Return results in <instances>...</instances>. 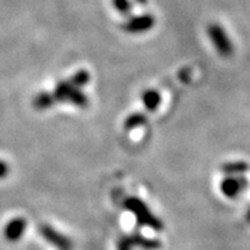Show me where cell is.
Instances as JSON below:
<instances>
[{
  "label": "cell",
  "instance_id": "1",
  "mask_svg": "<svg viewBox=\"0 0 250 250\" xmlns=\"http://www.w3.org/2000/svg\"><path fill=\"white\" fill-rule=\"evenodd\" d=\"M124 206L129 212H132L134 214L135 218H137V224L139 226H147L155 231H162L164 225H162L161 221L158 220L155 214L149 211L147 204L143 201H141L139 198H126Z\"/></svg>",
  "mask_w": 250,
  "mask_h": 250
},
{
  "label": "cell",
  "instance_id": "2",
  "mask_svg": "<svg viewBox=\"0 0 250 250\" xmlns=\"http://www.w3.org/2000/svg\"><path fill=\"white\" fill-rule=\"evenodd\" d=\"M208 35H209V39L213 43L214 49L217 50L221 56L229 58V56L232 55V51H234L232 43H231L230 39L227 37L226 32L220 26L213 24V26L209 27L208 28Z\"/></svg>",
  "mask_w": 250,
  "mask_h": 250
},
{
  "label": "cell",
  "instance_id": "3",
  "mask_svg": "<svg viewBox=\"0 0 250 250\" xmlns=\"http://www.w3.org/2000/svg\"><path fill=\"white\" fill-rule=\"evenodd\" d=\"M39 232L47 243L54 245L59 250H72L73 244L69 237L60 234L59 231H56L55 229H53L49 225H41L39 227Z\"/></svg>",
  "mask_w": 250,
  "mask_h": 250
},
{
  "label": "cell",
  "instance_id": "4",
  "mask_svg": "<svg viewBox=\"0 0 250 250\" xmlns=\"http://www.w3.org/2000/svg\"><path fill=\"white\" fill-rule=\"evenodd\" d=\"M27 229V221L22 217L13 218L9 221L4 229V236L10 243H16V241L21 240L23 234L26 232Z\"/></svg>",
  "mask_w": 250,
  "mask_h": 250
},
{
  "label": "cell",
  "instance_id": "5",
  "mask_svg": "<svg viewBox=\"0 0 250 250\" xmlns=\"http://www.w3.org/2000/svg\"><path fill=\"white\" fill-rule=\"evenodd\" d=\"M244 188H245V180L240 178H235V176L224 179L221 183V191L227 198H236Z\"/></svg>",
  "mask_w": 250,
  "mask_h": 250
},
{
  "label": "cell",
  "instance_id": "6",
  "mask_svg": "<svg viewBox=\"0 0 250 250\" xmlns=\"http://www.w3.org/2000/svg\"><path fill=\"white\" fill-rule=\"evenodd\" d=\"M153 26V20L149 16L138 17V18H133L125 24V31L129 33H139L148 31Z\"/></svg>",
  "mask_w": 250,
  "mask_h": 250
},
{
  "label": "cell",
  "instance_id": "7",
  "mask_svg": "<svg viewBox=\"0 0 250 250\" xmlns=\"http://www.w3.org/2000/svg\"><path fill=\"white\" fill-rule=\"evenodd\" d=\"M132 247H141L147 250H158L161 248V243L155 239H147L141 234H133L132 236H126Z\"/></svg>",
  "mask_w": 250,
  "mask_h": 250
},
{
  "label": "cell",
  "instance_id": "8",
  "mask_svg": "<svg viewBox=\"0 0 250 250\" xmlns=\"http://www.w3.org/2000/svg\"><path fill=\"white\" fill-rule=\"evenodd\" d=\"M142 102L148 111H155L161 104V95L156 89H147L142 93Z\"/></svg>",
  "mask_w": 250,
  "mask_h": 250
},
{
  "label": "cell",
  "instance_id": "9",
  "mask_svg": "<svg viewBox=\"0 0 250 250\" xmlns=\"http://www.w3.org/2000/svg\"><path fill=\"white\" fill-rule=\"evenodd\" d=\"M76 88V87L73 86L72 83L69 81H62L56 84L55 91H54V97H55L56 101L60 102H68L69 101L70 93H72L73 89Z\"/></svg>",
  "mask_w": 250,
  "mask_h": 250
},
{
  "label": "cell",
  "instance_id": "10",
  "mask_svg": "<svg viewBox=\"0 0 250 250\" xmlns=\"http://www.w3.org/2000/svg\"><path fill=\"white\" fill-rule=\"evenodd\" d=\"M56 102L53 93L50 92H41L33 99V106L37 110H47Z\"/></svg>",
  "mask_w": 250,
  "mask_h": 250
},
{
  "label": "cell",
  "instance_id": "11",
  "mask_svg": "<svg viewBox=\"0 0 250 250\" xmlns=\"http://www.w3.org/2000/svg\"><path fill=\"white\" fill-rule=\"evenodd\" d=\"M70 104H73L74 106L77 107H81V109H86L87 106H88V97L83 92L79 91V88H74L70 93V97H69V101Z\"/></svg>",
  "mask_w": 250,
  "mask_h": 250
},
{
  "label": "cell",
  "instance_id": "12",
  "mask_svg": "<svg viewBox=\"0 0 250 250\" xmlns=\"http://www.w3.org/2000/svg\"><path fill=\"white\" fill-rule=\"evenodd\" d=\"M147 123V118L146 115L141 114V112H135V114H132L129 115L125 120V128L128 130H132V129L138 128V126H142Z\"/></svg>",
  "mask_w": 250,
  "mask_h": 250
},
{
  "label": "cell",
  "instance_id": "13",
  "mask_svg": "<svg viewBox=\"0 0 250 250\" xmlns=\"http://www.w3.org/2000/svg\"><path fill=\"white\" fill-rule=\"evenodd\" d=\"M89 79H91V77H89V73L87 72V70H78V72L74 73V74L70 77L69 82L72 83L74 87L79 88V87L86 86L87 83L89 82Z\"/></svg>",
  "mask_w": 250,
  "mask_h": 250
},
{
  "label": "cell",
  "instance_id": "14",
  "mask_svg": "<svg viewBox=\"0 0 250 250\" xmlns=\"http://www.w3.org/2000/svg\"><path fill=\"white\" fill-rule=\"evenodd\" d=\"M247 170L248 165L243 164V162H231V164H226L222 166V171L229 175L241 174V172L247 171Z\"/></svg>",
  "mask_w": 250,
  "mask_h": 250
},
{
  "label": "cell",
  "instance_id": "15",
  "mask_svg": "<svg viewBox=\"0 0 250 250\" xmlns=\"http://www.w3.org/2000/svg\"><path fill=\"white\" fill-rule=\"evenodd\" d=\"M115 5L118 8V10L122 12V14L128 13L129 10V4L126 0H115Z\"/></svg>",
  "mask_w": 250,
  "mask_h": 250
},
{
  "label": "cell",
  "instance_id": "16",
  "mask_svg": "<svg viewBox=\"0 0 250 250\" xmlns=\"http://www.w3.org/2000/svg\"><path fill=\"white\" fill-rule=\"evenodd\" d=\"M133 247L130 245V243L128 241V239H126V236L123 237L122 240L119 241L118 244V250H132Z\"/></svg>",
  "mask_w": 250,
  "mask_h": 250
},
{
  "label": "cell",
  "instance_id": "17",
  "mask_svg": "<svg viewBox=\"0 0 250 250\" xmlns=\"http://www.w3.org/2000/svg\"><path fill=\"white\" fill-rule=\"evenodd\" d=\"M9 172V167H8L7 162H4L0 160V179H4Z\"/></svg>",
  "mask_w": 250,
  "mask_h": 250
},
{
  "label": "cell",
  "instance_id": "18",
  "mask_svg": "<svg viewBox=\"0 0 250 250\" xmlns=\"http://www.w3.org/2000/svg\"><path fill=\"white\" fill-rule=\"evenodd\" d=\"M248 220L250 221V211H249V214H248Z\"/></svg>",
  "mask_w": 250,
  "mask_h": 250
}]
</instances>
